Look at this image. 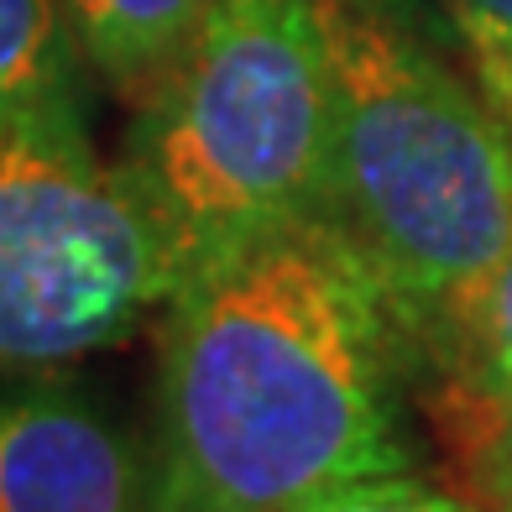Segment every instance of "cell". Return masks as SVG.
Returning <instances> with one entry per match:
<instances>
[{
	"label": "cell",
	"mask_w": 512,
	"mask_h": 512,
	"mask_svg": "<svg viewBox=\"0 0 512 512\" xmlns=\"http://www.w3.org/2000/svg\"><path fill=\"white\" fill-rule=\"evenodd\" d=\"M450 340L471 361V382L481 387V398L507 418V439H512V246L492 267V277L471 293L450 324Z\"/></svg>",
	"instance_id": "8"
},
{
	"label": "cell",
	"mask_w": 512,
	"mask_h": 512,
	"mask_svg": "<svg viewBox=\"0 0 512 512\" xmlns=\"http://www.w3.org/2000/svg\"><path fill=\"white\" fill-rule=\"evenodd\" d=\"M497 105V115H502V126H507V136H512V89H502V95H486Z\"/></svg>",
	"instance_id": "11"
},
{
	"label": "cell",
	"mask_w": 512,
	"mask_h": 512,
	"mask_svg": "<svg viewBox=\"0 0 512 512\" xmlns=\"http://www.w3.org/2000/svg\"><path fill=\"white\" fill-rule=\"evenodd\" d=\"M79 58L58 0H0V110L79 100Z\"/></svg>",
	"instance_id": "7"
},
{
	"label": "cell",
	"mask_w": 512,
	"mask_h": 512,
	"mask_svg": "<svg viewBox=\"0 0 512 512\" xmlns=\"http://www.w3.org/2000/svg\"><path fill=\"white\" fill-rule=\"evenodd\" d=\"M486 95H502V89H512V74H497V79H476Z\"/></svg>",
	"instance_id": "12"
},
{
	"label": "cell",
	"mask_w": 512,
	"mask_h": 512,
	"mask_svg": "<svg viewBox=\"0 0 512 512\" xmlns=\"http://www.w3.org/2000/svg\"><path fill=\"white\" fill-rule=\"evenodd\" d=\"M121 173L168 230L183 283L324 215L330 79L314 0H209L142 95Z\"/></svg>",
	"instance_id": "3"
},
{
	"label": "cell",
	"mask_w": 512,
	"mask_h": 512,
	"mask_svg": "<svg viewBox=\"0 0 512 512\" xmlns=\"http://www.w3.org/2000/svg\"><path fill=\"white\" fill-rule=\"evenodd\" d=\"M0 512H147V465L89 392H0Z\"/></svg>",
	"instance_id": "5"
},
{
	"label": "cell",
	"mask_w": 512,
	"mask_h": 512,
	"mask_svg": "<svg viewBox=\"0 0 512 512\" xmlns=\"http://www.w3.org/2000/svg\"><path fill=\"white\" fill-rule=\"evenodd\" d=\"M450 11L465 53L476 63V79L512 74V0H439Z\"/></svg>",
	"instance_id": "10"
},
{
	"label": "cell",
	"mask_w": 512,
	"mask_h": 512,
	"mask_svg": "<svg viewBox=\"0 0 512 512\" xmlns=\"http://www.w3.org/2000/svg\"><path fill=\"white\" fill-rule=\"evenodd\" d=\"M288 512H471V507L429 481H418L413 471H387V476H361V481L330 486V492H314L293 502Z\"/></svg>",
	"instance_id": "9"
},
{
	"label": "cell",
	"mask_w": 512,
	"mask_h": 512,
	"mask_svg": "<svg viewBox=\"0 0 512 512\" xmlns=\"http://www.w3.org/2000/svg\"><path fill=\"white\" fill-rule=\"evenodd\" d=\"M178 288L168 230L95 152L79 100L0 110V366L110 351Z\"/></svg>",
	"instance_id": "4"
},
{
	"label": "cell",
	"mask_w": 512,
	"mask_h": 512,
	"mask_svg": "<svg viewBox=\"0 0 512 512\" xmlns=\"http://www.w3.org/2000/svg\"><path fill=\"white\" fill-rule=\"evenodd\" d=\"M330 79V194L403 330H450L512 246V136L398 0H314Z\"/></svg>",
	"instance_id": "2"
},
{
	"label": "cell",
	"mask_w": 512,
	"mask_h": 512,
	"mask_svg": "<svg viewBox=\"0 0 512 512\" xmlns=\"http://www.w3.org/2000/svg\"><path fill=\"white\" fill-rule=\"evenodd\" d=\"M79 53L100 79L142 100L189 48L209 0H58Z\"/></svg>",
	"instance_id": "6"
},
{
	"label": "cell",
	"mask_w": 512,
	"mask_h": 512,
	"mask_svg": "<svg viewBox=\"0 0 512 512\" xmlns=\"http://www.w3.org/2000/svg\"><path fill=\"white\" fill-rule=\"evenodd\" d=\"M403 330L335 220H298L162 309L147 512H288L408 471Z\"/></svg>",
	"instance_id": "1"
}]
</instances>
